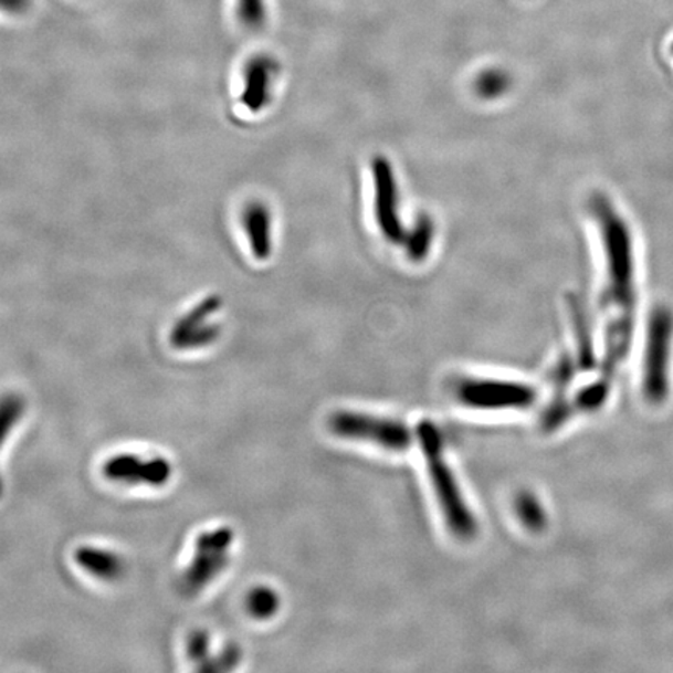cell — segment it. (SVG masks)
<instances>
[{
    "label": "cell",
    "instance_id": "cell-18",
    "mask_svg": "<svg viewBox=\"0 0 673 673\" xmlns=\"http://www.w3.org/2000/svg\"><path fill=\"white\" fill-rule=\"evenodd\" d=\"M516 509L524 526L530 530L538 532L546 526V515H544L541 505L530 494H523L516 502Z\"/></svg>",
    "mask_w": 673,
    "mask_h": 673
},
{
    "label": "cell",
    "instance_id": "cell-8",
    "mask_svg": "<svg viewBox=\"0 0 673 673\" xmlns=\"http://www.w3.org/2000/svg\"><path fill=\"white\" fill-rule=\"evenodd\" d=\"M222 298L217 295L207 296L203 302L196 304L170 329V345L178 351L207 348L219 340V323L212 322L217 312L222 307Z\"/></svg>",
    "mask_w": 673,
    "mask_h": 673
},
{
    "label": "cell",
    "instance_id": "cell-20",
    "mask_svg": "<svg viewBox=\"0 0 673 673\" xmlns=\"http://www.w3.org/2000/svg\"><path fill=\"white\" fill-rule=\"evenodd\" d=\"M188 656L190 661H193L197 665L204 663V661L211 658L209 649H211V638L207 630H196L189 634L188 638Z\"/></svg>",
    "mask_w": 673,
    "mask_h": 673
},
{
    "label": "cell",
    "instance_id": "cell-6",
    "mask_svg": "<svg viewBox=\"0 0 673 673\" xmlns=\"http://www.w3.org/2000/svg\"><path fill=\"white\" fill-rule=\"evenodd\" d=\"M673 333L672 314L665 309L655 311L650 322L648 351L644 360V393L653 404H661L669 391V359Z\"/></svg>",
    "mask_w": 673,
    "mask_h": 673
},
{
    "label": "cell",
    "instance_id": "cell-16",
    "mask_svg": "<svg viewBox=\"0 0 673 673\" xmlns=\"http://www.w3.org/2000/svg\"><path fill=\"white\" fill-rule=\"evenodd\" d=\"M238 18L250 32H260L267 24V0H238Z\"/></svg>",
    "mask_w": 673,
    "mask_h": 673
},
{
    "label": "cell",
    "instance_id": "cell-11",
    "mask_svg": "<svg viewBox=\"0 0 673 673\" xmlns=\"http://www.w3.org/2000/svg\"><path fill=\"white\" fill-rule=\"evenodd\" d=\"M242 227L251 254L257 261H267L273 251L272 212L262 201H250L243 209Z\"/></svg>",
    "mask_w": 673,
    "mask_h": 673
},
{
    "label": "cell",
    "instance_id": "cell-17",
    "mask_svg": "<svg viewBox=\"0 0 673 673\" xmlns=\"http://www.w3.org/2000/svg\"><path fill=\"white\" fill-rule=\"evenodd\" d=\"M509 80L507 72L502 70H486L479 75L475 80V93L481 95L486 101H493V98L501 97L507 93L509 87Z\"/></svg>",
    "mask_w": 673,
    "mask_h": 673
},
{
    "label": "cell",
    "instance_id": "cell-4",
    "mask_svg": "<svg viewBox=\"0 0 673 673\" xmlns=\"http://www.w3.org/2000/svg\"><path fill=\"white\" fill-rule=\"evenodd\" d=\"M233 541L234 532L230 527H220L199 535L192 561L181 576V588L186 595H199L228 568Z\"/></svg>",
    "mask_w": 673,
    "mask_h": 673
},
{
    "label": "cell",
    "instance_id": "cell-10",
    "mask_svg": "<svg viewBox=\"0 0 673 673\" xmlns=\"http://www.w3.org/2000/svg\"><path fill=\"white\" fill-rule=\"evenodd\" d=\"M276 63L269 55H254L243 67L241 104L257 114L270 104L275 83Z\"/></svg>",
    "mask_w": 673,
    "mask_h": 673
},
{
    "label": "cell",
    "instance_id": "cell-7",
    "mask_svg": "<svg viewBox=\"0 0 673 673\" xmlns=\"http://www.w3.org/2000/svg\"><path fill=\"white\" fill-rule=\"evenodd\" d=\"M372 199L380 233L390 243L404 241L406 228L401 220V201L397 178L389 159L376 156L371 161Z\"/></svg>",
    "mask_w": 673,
    "mask_h": 673
},
{
    "label": "cell",
    "instance_id": "cell-5",
    "mask_svg": "<svg viewBox=\"0 0 673 673\" xmlns=\"http://www.w3.org/2000/svg\"><path fill=\"white\" fill-rule=\"evenodd\" d=\"M455 397L471 409H527L534 406L536 391L524 383L507 380L466 378L455 386Z\"/></svg>",
    "mask_w": 673,
    "mask_h": 673
},
{
    "label": "cell",
    "instance_id": "cell-9",
    "mask_svg": "<svg viewBox=\"0 0 673 673\" xmlns=\"http://www.w3.org/2000/svg\"><path fill=\"white\" fill-rule=\"evenodd\" d=\"M173 467L169 460L155 455L143 459L135 454L114 455L104 465L108 481L125 485H147L159 488L172 479Z\"/></svg>",
    "mask_w": 673,
    "mask_h": 673
},
{
    "label": "cell",
    "instance_id": "cell-21",
    "mask_svg": "<svg viewBox=\"0 0 673 673\" xmlns=\"http://www.w3.org/2000/svg\"><path fill=\"white\" fill-rule=\"evenodd\" d=\"M32 7V0H0V11L7 14H24Z\"/></svg>",
    "mask_w": 673,
    "mask_h": 673
},
{
    "label": "cell",
    "instance_id": "cell-1",
    "mask_svg": "<svg viewBox=\"0 0 673 673\" xmlns=\"http://www.w3.org/2000/svg\"><path fill=\"white\" fill-rule=\"evenodd\" d=\"M592 215L600 230L604 251L603 302L610 319L607 329L608 370L629 351L631 314L634 304V262L629 228L603 197L592 199Z\"/></svg>",
    "mask_w": 673,
    "mask_h": 673
},
{
    "label": "cell",
    "instance_id": "cell-19",
    "mask_svg": "<svg viewBox=\"0 0 673 673\" xmlns=\"http://www.w3.org/2000/svg\"><path fill=\"white\" fill-rule=\"evenodd\" d=\"M242 652L238 645L228 644L227 648L220 652V655L211 656L200 665H197V671L215 673V672H228L233 671L238 667L239 661H241Z\"/></svg>",
    "mask_w": 673,
    "mask_h": 673
},
{
    "label": "cell",
    "instance_id": "cell-3",
    "mask_svg": "<svg viewBox=\"0 0 673 673\" xmlns=\"http://www.w3.org/2000/svg\"><path fill=\"white\" fill-rule=\"evenodd\" d=\"M329 428L341 439L365 441L393 452L407 451L413 441L412 432L404 423L372 414L334 413L329 420Z\"/></svg>",
    "mask_w": 673,
    "mask_h": 673
},
{
    "label": "cell",
    "instance_id": "cell-12",
    "mask_svg": "<svg viewBox=\"0 0 673 673\" xmlns=\"http://www.w3.org/2000/svg\"><path fill=\"white\" fill-rule=\"evenodd\" d=\"M75 562L95 579L104 581L119 580L125 574V562L119 555L93 546L78 547L74 555Z\"/></svg>",
    "mask_w": 673,
    "mask_h": 673
},
{
    "label": "cell",
    "instance_id": "cell-14",
    "mask_svg": "<svg viewBox=\"0 0 673 673\" xmlns=\"http://www.w3.org/2000/svg\"><path fill=\"white\" fill-rule=\"evenodd\" d=\"M27 402L18 393H7L0 398V448L3 446L10 432L17 428L21 418L24 417ZM3 494V481L0 475V497Z\"/></svg>",
    "mask_w": 673,
    "mask_h": 673
},
{
    "label": "cell",
    "instance_id": "cell-15",
    "mask_svg": "<svg viewBox=\"0 0 673 673\" xmlns=\"http://www.w3.org/2000/svg\"><path fill=\"white\" fill-rule=\"evenodd\" d=\"M245 604L254 619H270L280 608V596L267 587L254 588L246 597Z\"/></svg>",
    "mask_w": 673,
    "mask_h": 673
},
{
    "label": "cell",
    "instance_id": "cell-13",
    "mask_svg": "<svg viewBox=\"0 0 673 673\" xmlns=\"http://www.w3.org/2000/svg\"><path fill=\"white\" fill-rule=\"evenodd\" d=\"M433 223L428 215L418 217L412 230L406 231L404 243L407 254L413 262L425 260L433 242Z\"/></svg>",
    "mask_w": 673,
    "mask_h": 673
},
{
    "label": "cell",
    "instance_id": "cell-2",
    "mask_svg": "<svg viewBox=\"0 0 673 673\" xmlns=\"http://www.w3.org/2000/svg\"><path fill=\"white\" fill-rule=\"evenodd\" d=\"M418 439H420L421 448H423L432 488L435 492L437 501H439L449 530L460 539L473 538L475 532H477V523H475L473 513L463 500V494L460 493L458 481L452 475L451 467L444 460L443 439H441L439 429L429 421H423L418 428Z\"/></svg>",
    "mask_w": 673,
    "mask_h": 673
}]
</instances>
